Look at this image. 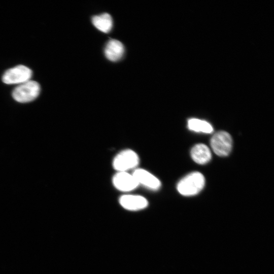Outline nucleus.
Here are the masks:
<instances>
[{"instance_id":"6e6552de","label":"nucleus","mask_w":274,"mask_h":274,"mask_svg":"<svg viewBox=\"0 0 274 274\" xmlns=\"http://www.w3.org/2000/svg\"><path fill=\"white\" fill-rule=\"evenodd\" d=\"M120 205L129 211H139L146 208L148 201L144 196L138 195L126 194L119 198Z\"/></svg>"},{"instance_id":"7ed1b4c3","label":"nucleus","mask_w":274,"mask_h":274,"mask_svg":"<svg viewBox=\"0 0 274 274\" xmlns=\"http://www.w3.org/2000/svg\"><path fill=\"white\" fill-rule=\"evenodd\" d=\"M140 162L139 157L135 152L131 149H125L120 152L113 160V168L118 172H125L135 168Z\"/></svg>"},{"instance_id":"1a4fd4ad","label":"nucleus","mask_w":274,"mask_h":274,"mask_svg":"<svg viewBox=\"0 0 274 274\" xmlns=\"http://www.w3.org/2000/svg\"><path fill=\"white\" fill-rule=\"evenodd\" d=\"M104 52L106 57L109 60L117 61L122 57L124 53V47L119 41L111 39L107 43Z\"/></svg>"},{"instance_id":"0eeeda50","label":"nucleus","mask_w":274,"mask_h":274,"mask_svg":"<svg viewBox=\"0 0 274 274\" xmlns=\"http://www.w3.org/2000/svg\"><path fill=\"white\" fill-rule=\"evenodd\" d=\"M132 174L139 185H143L152 190H157L161 187L160 180L146 169L136 168Z\"/></svg>"},{"instance_id":"39448f33","label":"nucleus","mask_w":274,"mask_h":274,"mask_svg":"<svg viewBox=\"0 0 274 274\" xmlns=\"http://www.w3.org/2000/svg\"><path fill=\"white\" fill-rule=\"evenodd\" d=\"M32 75L29 68L19 65L7 70L3 75L2 80L7 84H20L30 80Z\"/></svg>"},{"instance_id":"9b49d317","label":"nucleus","mask_w":274,"mask_h":274,"mask_svg":"<svg viewBox=\"0 0 274 274\" xmlns=\"http://www.w3.org/2000/svg\"><path fill=\"white\" fill-rule=\"evenodd\" d=\"M92 22L97 29L105 33L110 31L113 26L112 17L107 13L93 16Z\"/></svg>"},{"instance_id":"f257e3e1","label":"nucleus","mask_w":274,"mask_h":274,"mask_svg":"<svg viewBox=\"0 0 274 274\" xmlns=\"http://www.w3.org/2000/svg\"><path fill=\"white\" fill-rule=\"evenodd\" d=\"M205 179L202 174L194 172L188 174L178 183V192L184 196H192L198 193L204 187Z\"/></svg>"},{"instance_id":"f8f14e48","label":"nucleus","mask_w":274,"mask_h":274,"mask_svg":"<svg viewBox=\"0 0 274 274\" xmlns=\"http://www.w3.org/2000/svg\"><path fill=\"white\" fill-rule=\"evenodd\" d=\"M187 126L190 130L195 132L211 133L213 131V127L209 122L196 118L190 119Z\"/></svg>"},{"instance_id":"423d86ee","label":"nucleus","mask_w":274,"mask_h":274,"mask_svg":"<svg viewBox=\"0 0 274 274\" xmlns=\"http://www.w3.org/2000/svg\"><path fill=\"white\" fill-rule=\"evenodd\" d=\"M112 182L117 189L123 192L132 191L139 186L132 174L125 172H118L115 174Z\"/></svg>"},{"instance_id":"f03ea898","label":"nucleus","mask_w":274,"mask_h":274,"mask_svg":"<svg viewBox=\"0 0 274 274\" xmlns=\"http://www.w3.org/2000/svg\"><path fill=\"white\" fill-rule=\"evenodd\" d=\"M40 90V86L38 82L29 80L16 87L12 94L16 101L25 103L35 100L39 96Z\"/></svg>"},{"instance_id":"9d476101","label":"nucleus","mask_w":274,"mask_h":274,"mask_svg":"<svg viewBox=\"0 0 274 274\" xmlns=\"http://www.w3.org/2000/svg\"><path fill=\"white\" fill-rule=\"evenodd\" d=\"M191 156L196 163L204 164L211 159V152L209 147L203 144L195 145L191 150Z\"/></svg>"},{"instance_id":"20e7f679","label":"nucleus","mask_w":274,"mask_h":274,"mask_svg":"<svg viewBox=\"0 0 274 274\" xmlns=\"http://www.w3.org/2000/svg\"><path fill=\"white\" fill-rule=\"evenodd\" d=\"M210 144L216 154L219 156H226L232 149V138L227 132L220 131L212 137Z\"/></svg>"}]
</instances>
